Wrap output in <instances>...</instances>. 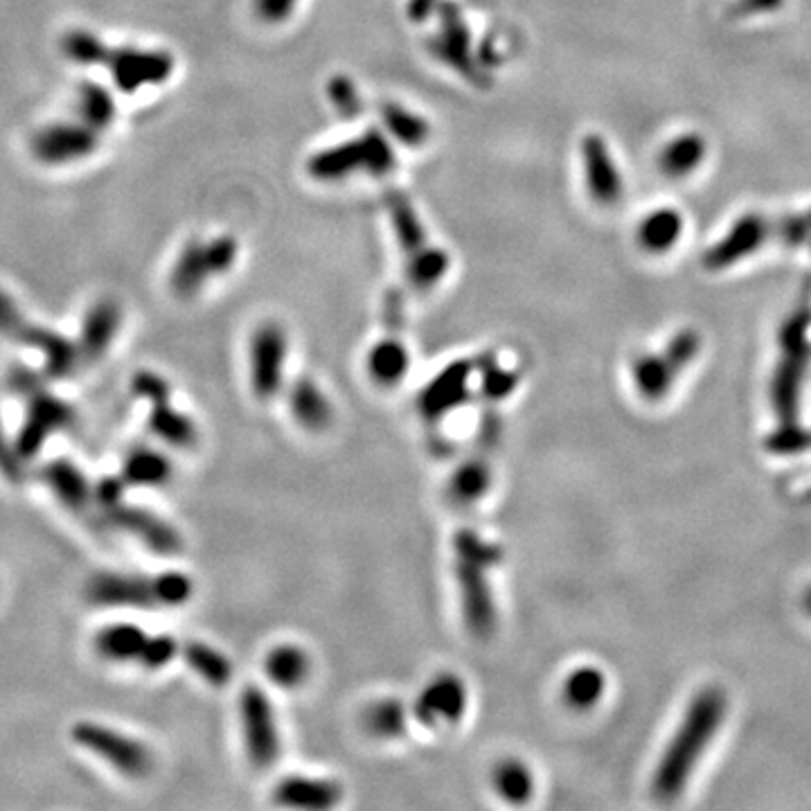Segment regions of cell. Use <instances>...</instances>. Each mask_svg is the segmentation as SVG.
Instances as JSON below:
<instances>
[{
  "instance_id": "cell-1",
  "label": "cell",
  "mask_w": 811,
  "mask_h": 811,
  "mask_svg": "<svg viewBox=\"0 0 811 811\" xmlns=\"http://www.w3.org/2000/svg\"><path fill=\"white\" fill-rule=\"evenodd\" d=\"M453 555L462 617L474 638L489 640L498 625L489 572L503 559V551L474 530H460L453 538Z\"/></svg>"
},
{
  "instance_id": "cell-2",
  "label": "cell",
  "mask_w": 811,
  "mask_h": 811,
  "mask_svg": "<svg viewBox=\"0 0 811 811\" xmlns=\"http://www.w3.org/2000/svg\"><path fill=\"white\" fill-rule=\"evenodd\" d=\"M723 704L717 692L699 694L690 706L681 728L665 751L659 768L653 776V791L661 798H674L685 780L690 778V771L697 764L702 751L710 742L712 732L721 719Z\"/></svg>"
},
{
  "instance_id": "cell-3",
  "label": "cell",
  "mask_w": 811,
  "mask_h": 811,
  "mask_svg": "<svg viewBox=\"0 0 811 811\" xmlns=\"http://www.w3.org/2000/svg\"><path fill=\"white\" fill-rule=\"evenodd\" d=\"M192 593L195 584L178 570L153 577L104 572L89 584V600L97 606H181Z\"/></svg>"
},
{
  "instance_id": "cell-4",
  "label": "cell",
  "mask_w": 811,
  "mask_h": 811,
  "mask_svg": "<svg viewBox=\"0 0 811 811\" xmlns=\"http://www.w3.org/2000/svg\"><path fill=\"white\" fill-rule=\"evenodd\" d=\"M395 170V151L381 131L370 129L363 136L318 151L309 161V174L318 181L334 183L352 174L385 176Z\"/></svg>"
},
{
  "instance_id": "cell-5",
  "label": "cell",
  "mask_w": 811,
  "mask_h": 811,
  "mask_svg": "<svg viewBox=\"0 0 811 811\" xmlns=\"http://www.w3.org/2000/svg\"><path fill=\"white\" fill-rule=\"evenodd\" d=\"M237 255L240 244L230 235H221L210 242L201 240L187 242L172 268L170 276L172 291L183 300L195 298L210 278L228 274V270L235 266Z\"/></svg>"
},
{
  "instance_id": "cell-6",
  "label": "cell",
  "mask_w": 811,
  "mask_h": 811,
  "mask_svg": "<svg viewBox=\"0 0 811 811\" xmlns=\"http://www.w3.org/2000/svg\"><path fill=\"white\" fill-rule=\"evenodd\" d=\"M0 336L42 352L46 359V372L50 376L70 374L77 359H80V350L70 338L50 327L30 323L12 296H8L3 289H0Z\"/></svg>"
},
{
  "instance_id": "cell-7",
  "label": "cell",
  "mask_w": 811,
  "mask_h": 811,
  "mask_svg": "<svg viewBox=\"0 0 811 811\" xmlns=\"http://www.w3.org/2000/svg\"><path fill=\"white\" fill-rule=\"evenodd\" d=\"M70 735L77 746L95 753L115 771H120L125 778L142 780L153 771V753L120 730L93 721H80L72 726Z\"/></svg>"
},
{
  "instance_id": "cell-8",
  "label": "cell",
  "mask_w": 811,
  "mask_h": 811,
  "mask_svg": "<svg viewBox=\"0 0 811 811\" xmlns=\"http://www.w3.org/2000/svg\"><path fill=\"white\" fill-rule=\"evenodd\" d=\"M240 710H242L244 742H246L251 762L257 768L274 766L280 757V732H278L274 706H270L268 697L259 687L248 685L242 692Z\"/></svg>"
},
{
  "instance_id": "cell-9",
  "label": "cell",
  "mask_w": 811,
  "mask_h": 811,
  "mask_svg": "<svg viewBox=\"0 0 811 811\" xmlns=\"http://www.w3.org/2000/svg\"><path fill=\"white\" fill-rule=\"evenodd\" d=\"M287 334L278 323H264L251 336V389L257 399L278 395L285 379Z\"/></svg>"
},
{
  "instance_id": "cell-10",
  "label": "cell",
  "mask_w": 811,
  "mask_h": 811,
  "mask_svg": "<svg viewBox=\"0 0 811 811\" xmlns=\"http://www.w3.org/2000/svg\"><path fill=\"white\" fill-rule=\"evenodd\" d=\"M113 82L123 93H138L142 86L165 84L174 72V59L165 50L111 48L106 63Z\"/></svg>"
},
{
  "instance_id": "cell-11",
  "label": "cell",
  "mask_w": 811,
  "mask_h": 811,
  "mask_svg": "<svg viewBox=\"0 0 811 811\" xmlns=\"http://www.w3.org/2000/svg\"><path fill=\"white\" fill-rule=\"evenodd\" d=\"M25 397H27V417L23 421L19 440H16V449L23 455V460L36 455L53 433L68 429L74 419L72 408L59 397L46 393L42 385L34 389L32 393H27Z\"/></svg>"
},
{
  "instance_id": "cell-12",
  "label": "cell",
  "mask_w": 811,
  "mask_h": 811,
  "mask_svg": "<svg viewBox=\"0 0 811 811\" xmlns=\"http://www.w3.org/2000/svg\"><path fill=\"white\" fill-rule=\"evenodd\" d=\"M100 131L84 123L48 125L32 138V153L44 165H68L82 161L97 149Z\"/></svg>"
},
{
  "instance_id": "cell-13",
  "label": "cell",
  "mask_w": 811,
  "mask_h": 811,
  "mask_svg": "<svg viewBox=\"0 0 811 811\" xmlns=\"http://www.w3.org/2000/svg\"><path fill=\"white\" fill-rule=\"evenodd\" d=\"M467 712V685L455 674H438L415 699L413 715L427 728L457 723Z\"/></svg>"
},
{
  "instance_id": "cell-14",
  "label": "cell",
  "mask_w": 811,
  "mask_h": 811,
  "mask_svg": "<svg viewBox=\"0 0 811 811\" xmlns=\"http://www.w3.org/2000/svg\"><path fill=\"white\" fill-rule=\"evenodd\" d=\"M104 510H106L113 525H118V528L127 530L129 534L138 536L149 551L159 553V555L181 553V548H183L181 534L167 521H163L161 517L151 514L142 508H134L129 503H123V498L115 500V503H111V506H106Z\"/></svg>"
},
{
  "instance_id": "cell-15",
  "label": "cell",
  "mask_w": 811,
  "mask_h": 811,
  "mask_svg": "<svg viewBox=\"0 0 811 811\" xmlns=\"http://www.w3.org/2000/svg\"><path fill=\"white\" fill-rule=\"evenodd\" d=\"M474 366L457 361L444 368L419 395V413L427 419H442L470 397V376Z\"/></svg>"
},
{
  "instance_id": "cell-16",
  "label": "cell",
  "mask_w": 811,
  "mask_h": 811,
  "mask_svg": "<svg viewBox=\"0 0 811 811\" xmlns=\"http://www.w3.org/2000/svg\"><path fill=\"white\" fill-rule=\"evenodd\" d=\"M587 187L598 206H615L623 197V176L617 170L604 138L591 134L582 142Z\"/></svg>"
},
{
  "instance_id": "cell-17",
  "label": "cell",
  "mask_w": 811,
  "mask_h": 811,
  "mask_svg": "<svg viewBox=\"0 0 811 811\" xmlns=\"http://www.w3.org/2000/svg\"><path fill=\"white\" fill-rule=\"evenodd\" d=\"M694 350H697V336L685 332L670 343L665 355L642 357L634 370L640 393L645 397H659L665 393L674 370L681 368L694 355Z\"/></svg>"
},
{
  "instance_id": "cell-18",
  "label": "cell",
  "mask_w": 811,
  "mask_h": 811,
  "mask_svg": "<svg viewBox=\"0 0 811 811\" xmlns=\"http://www.w3.org/2000/svg\"><path fill=\"white\" fill-rule=\"evenodd\" d=\"M440 16H442V27L431 44L433 55L442 59L447 66L455 68L460 74H465L467 80L478 82V70H476V63L472 61L470 30L465 21H462L460 12L453 5H442Z\"/></svg>"
},
{
  "instance_id": "cell-19",
  "label": "cell",
  "mask_w": 811,
  "mask_h": 811,
  "mask_svg": "<svg viewBox=\"0 0 811 811\" xmlns=\"http://www.w3.org/2000/svg\"><path fill=\"white\" fill-rule=\"evenodd\" d=\"M123 323V309L113 298L97 300L84 316L77 350L86 363H95L111 347Z\"/></svg>"
},
{
  "instance_id": "cell-20",
  "label": "cell",
  "mask_w": 811,
  "mask_h": 811,
  "mask_svg": "<svg viewBox=\"0 0 811 811\" xmlns=\"http://www.w3.org/2000/svg\"><path fill=\"white\" fill-rule=\"evenodd\" d=\"M768 235V225L760 215H746L735 225L730 228V233L717 242L704 257V264L710 270L726 268L751 255L755 248L762 246V242Z\"/></svg>"
},
{
  "instance_id": "cell-21",
  "label": "cell",
  "mask_w": 811,
  "mask_h": 811,
  "mask_svg": "<svg viewBox=\"0 0 811 811\" xmlns=\"http://www.w3.org/2000/svg\"><path fill=\"white\" fill-rule=\"evenodd\" d=\"M343 791L332 780H316L304 776H291L278 783L274 789V800L289 809H332L340 802Z\"/></svg>"
},
{
  "instance_id": "cell-22",
  "label": "cell",
  "mask_w": 811,
  "mask_h": 811,
  "mask_svg": "<svg viewBox=\"0 0 811 811\" xmlns=\"http://www.w3.org/2000/svg\"><path fill=\"white\" fill-rule=\"evenodd\" d=\"M44 480L57 494L61 503L74 514H89L93 510V489L86 476L70 460H53L44 467Z\"/></svg>"
},
{
  "instance_id": "cell-23",
  "label": "cell",
  "mask_w": 811,
  "mask_h": 811,
  "mask_svg": "<svg viewBox=\"0 0 811 811\" xmlns=\"http://www.w3.org/2000/svg\"><path fill=\"white\" fill-rule=\"evenodd\" d=\"M289 406L300 427L309 431H323L334 419V408L327 395L309 376H302L291 385Z\"/></svg>"
},
{
  "instance_id": "cell-24",
  "label": "cell",
  "mask_w": 811,
  "mask_h": 811,
  "mask_svg": "<svg viewBox=\"0 0 811 811\" xmlns=\"http://www.w3.org/2000/svg\"><path fill=\"white\" fill-rule=\"evenodd\" d=\"M149 634L142 632V627L131 625V623H115L104 627L95 636V649L106 661L113 663H127L134 661L138 663L140 653L147 645Z\"/></svg>"
},
{
  "instance_id": "cell-25",
  "label": "cell",
  "mask_w": 811,
  "mask_h": 811,
  "mask_svg": "<svg viewBox=\"0 0 811 811\" xmlns=\"http://www.w3.org/2000/svg\"><path fill=\"white\" fill-rule=\"evenodd\" d=\"M174 474L172 462L157 449H134L123 467V483L136 487H163Z\"/></svg>"
},
{
  "instance_id": "cell-26",
  "label": "cell",
  "mask_w": 811,
  "mask_h": 811,
  "mask_svg": "<svg viewBox=\"0 0 811 811\" xmlns=\"http://www.w3.org/2000/svg\"><path fill=\"white\" fill-rule=\"evenodd\" d=\"M408 366H410L408 350L397 336L379 340L368 357L370 376L379 385H383V389H393V385H397L406 376Z\"/></svg>"
},
{
  "instance_id": "cell-27",
  "label": "cell",
  "mask_w": 811,
  "mask_h": 811,
  "mask_svg": "<svg viewBox=\"0 0 811 811\" xmlns=\"http://www.w3.org/2000/svg\"><path fill=\"white\" fill-rule=\"evenodd\" d=\"M264 672L278 687L296 690L309 676V656L298 645H278L266 653Z\"/></svg>"
},
{
  "instance_id": "cell-28",
  "label": "cell",
  "mask_w": 811,
  "mask_h": 811,
  "mask_svg": "<svg viewBox=\"0 0 811 811\" xmlns=\"http://www.w3.org/2000/svg\"><path fill=\"white\" fill-rule=\"evenodd\" d=\"M149 427L159 438H163L172 447H195L199 440L197 424L192 421L185 413L176 410L170 402L151 404Z\"/></svg>"
},
{
  "instance_id": "cell-29",
  "label": "cell",
  "mask_w": 811,
  "mask_h": 811,
  "mask_svg": "<svg viewBox=\"0 0 811 811\" xmlns=\"http://www.w3.org/2000/svg\"><path fill=\"white\" fill-rule=\"evenodd\" d=\"M683 233V219L672 208H661L647 215L638 228V242L649 253L670 251Z\"/></svg>"
},
{
  "instance_id": "cell-30",
  "label": "cell",
  "mask_w": 811,
  "mask_h": 811,
  "mask_svg": "<svg viewBox=\"0 0 811 811\" xmlns=\"http://www.w3.org/2000/svg\"><path fill=\"white\" fill-rule=\"evenodd\" d=\"M706 159V142L697 134H683L668 142L659 157L661 172L672 178L687 176Z\"/></svg>"
},
{
  "instance_id": "cell-31",
  "label": "cell",
  "mask_w": 811,
  "mask_h": 811,
  "mask_svg": "<svg viewBox=\"0 0 811 811\" xmlns=\"http://www.w3.org/2000/svg\"><path fill=\"white\" fill-rule=\"evenodd\" d=\"M181 651L185 663L212 687H223L233 679V665H230L228 656L219 649L199 640H189L181 647Z\"/></svg>"
},
{
  "instance_id": "cell-32",
  "label": "cell",
  "mask_w": 811,
  "mask_h": 811,
  "mask_svg": "<svg viewBox=\"0 0 811 811\" xmlns=\"http://www.w3.org/2000/svg\"><path fill=\"white\" fill-rule=\"evenodd\" d=\"M491 485L489 465L478 457L462 462L449 480V496L455 506H474Z\"/></svg>"
},
{
  "instance_id": "cell-33",
  "label": "cell",
  "mask_w": 811,
  "mask_h": 811,
  "mask_svg": "<svg viewBox=\"0 0 811 811\" xmlns=\"http://www.w3.org/2000/svg\"><path fill=\"white\" fill-rule=\"evenodd\" d=\"M389 215L395 228V237L406 257L427 246V233H424L417 210L404 195H399V192H391L389 195Z\"/></svg>"
},
{
  "instance_id": "cell-34",
  "label": "cell",
  "mask_w": 811,
  "mask_h": 811,
  "mask_svg": "<svg viewBox=\"0 0 811 811\" xmlns=\"http://www.w3.org/2000/svg\"><path fill=\"white\" fill-rule=\"evenodd\" d=\"M604 685V674L598 668H579L564 681V702L577 712L591 710L602 699Z\"/></svg>"
},
{
  "instance_id": "cell-35",
  "label": "cell",
  "mask_w": 811,
  "mask_h": 811,
  "mask_svg": "<svg viewBox=\"0 0 811 811\" xmlns=\"http://www.w3.org/2000/svg\"><path fill=\"white\" fill-rule=\"evenodd\" d=\"M363 726L379 740H393L406 732L408 710L399 699H381L366 708Z\"/></svg>"
},
{
  "instance_id": "cell-36",
  "label": "cell",
  "mask_w": 811,
  "mask_h": 811,
  "mask_svg": "<svg viewBox=\"0 0 811 811\" xmlns=\"http://www.w3.org/2000/svg\"><path fill=\"white\" fill-rule=\"evenodd\" d=\"M491 780H494L498 796L512 804H523L534 793L532 771L521 760L498 762L491 774Z\"/></svg>"
},
{
  "instance_id": "cell-37",
  "label": "cell",
  "mask_w": 811,
  "mask_h": 811,
  "mask_svg": "<svg viewBox=\"0 0 811 811\" xmlns=\"http://www.w3.org/2000/svg\"><path fill=\"white\" fill-rule=\"evenodd\" d=\"M77 111H80V118L84 125H89L95 131H104L115 120V100L102 84L84 82L80 86Z\"/></svg>"
},
{
  "instance_id": "cell-38",
  "label": "cell",
  "mask_w": 811,
  "mask_h": 811,
  "mask_svg": "<svg viewBox=\"0 0 811 811\" xmlns=\"http://www.w3.org/2000/svg\"><path fill=\"white\" fill-rule=\"evenodd\" d=\"M449 264L451 259L442 248L424 246L417 253L408 255V280L415 289L427 291L447 276Z\"/></svg>"
},
{
  "instance_id": "cell-39",
  "label": "cell",
  "mask_w": 811,
  "mask_h": 811,
  "mask_svg": "<svg viewBox=\"0 0 811 811\" xmlns=\"http://www.w3.org/2000/svg\"><path fill=\"white\" fill-rule=\"evenodd\" d=\"M381 115H383L385 129H389L406 147H421L431 136L429 123L419 118L417 113L406 111L399 104H385Z\"/></svg>"
},
{
  "instance_id": "cell-40",
  "label": "cell",
  "mask_w": 811,
  "mask_h": 811,
  "mask_svg": "<svg viewBox=\"0 0 811 811\" xmlns=\"http://www.w3.org/2000/svg\"><path fill=\"white\" fill-rule=\"evenodd\" d=\"M61 50L70 61L80 63V66H104L111 48L102 42V38L95 32L72 30L63 36Z\"/></svg>"
},
{
  "instance_id": "cell-41",
  "label": "cell",
  "mask_w": 811,
  "mask_h": 811,
  "mask_svg": "<svg viewBox=\"0 0 811 811\" xmlns=\"http://www.w3.org/2000/svg\"><path fill=\"white\" fill-rule=\"evenodd\" d=\"M178 651H181V647L172 636H149L138 663L144 670H161L163 665H167L174 659Z\"/></svg>"
},
{
  "instance_id": "cell-42",
  "label": "cell",
  "mask_w": 811,
  "mask_h": 811,
  "mask_svg": "<svg viewBox=\"0 0 811 811\" xmlns=\"http://www.w3.org/2000/svg\"><path fill=\"white\" fill-rule=\"evenodd\" d=\"M131 391L136 397L140 399H147L149 404H161V402H170L172 397V391H170V383L157 374V372H149V370H142L134 376L131 381Z\"/></svg>"
},
{
  "instance_id": "cell-43",
  "label": "cell",
  "mask_w": 811,
  "mask_h": 811,
  "mask_svg": "<svg viewBox=\"0 0 811 811\" xmlns=\"http://www.w3.org/2000/svg\"><path fill=\"white\" fill-rule=\"evenodd\" d=\"M329 100L343 118H355V115L361 113L359 91L347 77H334L329 82Z\"/></svg>"
},
{
  "instance_id": "cell-44",
  "label": "cell",
  "mask_w": 811,
  "mask_h": 811,
  "mask_svg": "<svg viewBox=\"0 0 811 811\" xmlns=\"http://www.w3.org/2000/svg\"><path fill=\"white\" fill-rule=\"evenodd\" d=\"M776 235L789 248L804 244L807 240H811V212L785 217L776 225Z\"/></svg>"
},
{
  "instance_id": "cell-45",
  "label": "cell",
  "mask_w": 811,
  "mask_h": 811,
  "mask_svg": "<svg viewBox=\"0 0 811 811\" xmlns=\"http://www.w3.org/2000/svg\"><path fill=\"white\" fill-rule=\"evenodd\" d=\"M517 385V374L498 368L494 361L489 366H485L483 370V391L487 397L491 399H503L508 397Z\"/></svg>"
},
{
  "instance_id": "cell-46",
  "label": "cell",
  "mask_w": 811,
  "mask_h": 811,
  "mask_svg": "<svg viewBox=\"0 0 811 811\" xmlns=\"http://www.w3.org/2000/svg\"><path fill=\"white\" fill-rule=\"evenodd\" d=\"M0 474H3L10 483H21L25 476L23 470V455L19 453L16 444H12L3 429H0Z\"/></svg>"
},
{
  "instance_id": "cell-47",
  "label": "cell",
  "mask_w": 811,
  "mask_h": 811,
  "mask_svg": "<svg viewBox=\"0 0 811 811\" xmlns=\"http://www.w3.org/2000/svg\"><path fill=\"white\" fill-rule=\"evenodd\" d=\"M296 0H257L255 10L266 23H282L293 12Z\"/></svg>"
},
{
  "instance_id": "cell-48",
  "label": "cell",
  "mask_w": 811,
  "mask_h": 811,
  "mask_svg": "<svg viewBox=\"0 0 811 811\" xmlns=\"http://www.w3.org/2000/svg\"><path fill=\"white\" fill-rule=\"evenodd\" d=\"M440 5V0H408V16L415 23L427 21L429 14Z\"/></svg>"
},
{
  "instance_id": "cell-49",
  "label": "cell",
  "mask_w": 811,
  "mask_h": 811,
  "mask_svg": "<svg viewBox=\"0 0 811 811\" xmlns=\"http://www.w3.org/2000/svg\"><path fill=\"white\" fill-rule=\"evenodd\" d=\"M780 3L783 0H744L742 10L744 12H768V10H776Z\"/></svg>"
}]
</instances>
